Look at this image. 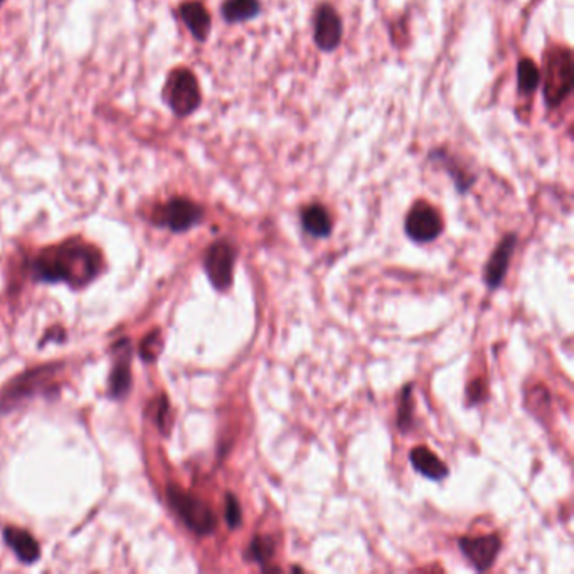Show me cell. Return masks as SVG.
<instances>
[{
    "label": "cell",
    "instance_id": "cell-9",
    "mask_svg": "<svg viewBox=\"0 0 574 574\" xmlns=\"http://www.w3.org/2000/svg\"><path fill=\"white\" fill-rule=\"evenodd\" d=\"M343 36L341 15L329 4H322L314 17V41L318 50L324 52L337 50L343 42Z\"/></svg>",
    "mask_w": 574,
    "mask_h": 574
},
{
    "label": "cell",
    "instance_id": "cell-3",
    "mask_svg": "<svg viewBox=\"0 0 574 574\" xmlns=\"http://www.w3.org/2000/svg\"><path fill=\"white\" fill-rule=\"evenodd\" d=\"M167 499L174 513L197 536H209L216 531L218 519L208 503L177 485L167 487Z\"/></svg>",
    "mask_w": 574,
    "mask_h": 574
},
{
    "label": "cell",
    "instance_id": "cell-23",
    "mask_svg": "<svg viewBox=\"0 0 574 574\" xmlns=\"http://www.w3.org/2000/svg\"><path fill=\"white\" fill-rule=\"evenodd\" d=\"M466 398H468V406L482 403L485 398V384L482 379H475L468 390H466Z\"/></svg>",
    "mask_w": 574,
    "mask_h": 574
},
{
    "label": "cell",
    "instance_id": "cell-11",
    "mask_svg": "<svg viewBox=\"0 0 574 574\" xmlns=\"http://www.w3.org/2000/svg\"><path fill=\"white\" fill-rule=\"evenodd\" d=\"M515 246H517V234L511 232V234L503 236V240L494 249V253L490 255L489 261H487V268H485V283L489 285V288H492V290L499 288L503 283Z\"/></svg>",
    "mask_w": 574,
    "mask_h": 574
},
{
    "label": "cell",
    "instance_id": "cell-2",
    "mask_svg": "<svg viewBox=\"0 0 574 574\" xmlns=\"http://www.w3.org/2000/svg\"><path fill=\"white\" fill-rule=\"evenodd\" d=\"M544 101L550 108L560 107L573 91V54L568 48H554L544 58L541 73Z\"/></svg>",
    "mask_w": 574,
    "mask_h": 574
},
{
    "label": "cell",
    "instance_id": "cell-8",
    "mask_svg": "<svg viewBox=\"0 0 574 574\" xmlns=\"http://www.w3.org/2000/svg\"><path fill=\"white\" fill-rule=\"evenodd\" d=\"M404 231L415 243H429L440 236L443 231V221L437 209L429 206L428 202L419 201L409 209L404 221Z\"/></svg>",
    "mask_w": 574,
    "mask_h": 574
},
{
    "label": "cell",
    "instance_id": "cell-14",
    "mask_svg": "<svg viewBox=\"0 0 574 574\" xmlns=\"http://www.w3.org/2000/svg\"><path fill=\"white\" fill-rule=\"evenodd\" d=\"M4 538L21 561L25 562V564H33L39 560V556H41L39 544H37L36 539L33 538L24 529L7 527L4 531Z\"/></svg>",
    "mask_w": 574,
    "mask_h": 574
},
{
    "label": "cell",
    "instance_id": "cell-5",
    "mask_svg": "<svg viewBox=\"0 0 574 574\" xmlns=\"http://www.w3.org/2000/svg\"><path fill=\"white\" fill-rule=\"evenodd\" d=\"M56 366L37 367L33 371H27L21 378L15 379L13 384L0 396V411H11L14 406L24 401L25 398H31L34 394H46L54 390V384L51 378L56 372Z\"/></svg>",
    "mask_w": 574,
    "mask_h": 574
},
{
    "label": "cell",
    "instance_id": "cell-13",
    "mask_svg": "<svg viewBox=\"0 0 574 574\" xmlns=\"http://www.w3.org/2000/svg\"><path fill=\"white\" fill-rule=\"evenodd\" d=\"M179 14L183 24L187 25V29L191 31L194 39L204 42L209 37L211 24H212L208 9L201 2H185L181 5Z\"/></svg>",
    "mask_w": 574,
    "mask_h": 574
},
{
    "label": "cell",
    "instance_id": "cell-12",
    "mask_svg": "<svg viewBox=\"0 0 574 574\" xmlns=\"http://www.w3.org/2000/svg\"><path fill=\"white\" fill-rule=\"evenodd\" d=\"M130 359H132L130 341L127 339L120 341L115 345V361H113L110 374V396L115 400L123 398L127 392L130 391V384H132Z\"/></svg>",
    "mask_w": 574,
    "mask_h": 574
},
{
    "label": "cell",
    "instance_id": "cell-21",
    "mask_svg": "<svg viewBox=\"0 0 574 574\" xmlns=\"http://www.w3.org/2000/svg\"><path fill=\"white\" fill-rule=\"evenodd\" d=\"M160 351H162V339H160L159 330H154L152 334H148L144 339V343L140 345V355L146 362H154L157 361Z\"/></svg>",
    "mask_w": 574,
    "mask_h": 574
},
{
    "label": "cell",
    "instance_id": "cell-18",
    "mask_svg": "<svg viewBox=\"0 0 574 574\" xmlns=\"http://www.w3.org/2000/svg\"><path fill=\"white\" fill-rule=\"evenodd\" d=\"M541 85V71L531 60H521L517 62V86L522 95H531Z\"/></svg>",
    "mask_w": 574,
    "mask_h": 574
},
{
    "label": "cell",
    "instance_id": "cell-1",
    "mask_svg": "<svg viewBox=\"0 0 574 574\" xmlns=\"http://www.w3.org/2000/svg\"><path fill=\"white\" fill-rule=\"evenodd\" d=\"M99 249L80 240H71L39 253L31 271L34 280L68 283L73 288H81L99 275Z\"/></svg>",
    "mask_w": 574,
    "mask_h": 574
},
{
    "label": "cell",
    "instance_id": "cell-6",
    "mask_svg": "<svg viewBox=\"0 0 574 574\" xmlns=\"http://www.w3.org/2000/svg\"><path fill=\"white\" fill-rule=\"evenodd\" d=\"M204 218V209L191 199L174 197L154 211L152 222L172 232L189 231Z\"/></svg>",
    "mask_w": 574,
    "mask_h": 574
},
{
    "label": "cell",
    "instance_id": "cell-4",
    "mask_svg": "<svg viewBox=\"0 0 574 574\" xmlns=\"http://www.w3.org/2000/svg\"><path fill=\"white\" fill-rule=\"evenodd\" d=\"M164 99L171 107L174 115L189 117L201 107V88L196 74L185 68L174 70L164 88Z\"/></svg>",
    "mask_w": 574,
    "mask_h": 574
},
{
    "label": "cell",
    "instance_id": "cell-22",
    "mask_svg": "<svg viewBox=\"0 0 574 574\" xmlns=\"http://www.w3.org/2000/svg\"><path fill=\"white\" fill-rule=\"evenodd\" d=\"M224 517H226V522L231 529L240 527L241 521H243L241 505H240V501L232 494L226 495V513H224Z\"/></svg>",
    "mask_w": 574,
    "mask_h": 574
},
{
    "label": "cell",
    "instance_id": "cell-19",
    "mask_svg": "<svg viewBox=\"0 0 574 574\" xmlns=\"http://www.w3.org/2000/svg\"><path fill=\"white\" fill-rule=\"evenodd\" d=\"M275 548H277V544L271 536H257L248 544L245 560L265 566L275 556Z\"/></svg>",
    "mask_w": 574,
    "mask_h": 574
},
{
    "label": "cell",
    "instance_id": "cell-16",
    "mask_svg": "<svg viewBox=\"0 0 574 574\" xmlns=\"http://www.w3.org/2000/svg\"><path fill=\"white\" fill-rule=\"evenodd\" d=\"M302 228L314 238H327L332 232V220L327 209L320 204H310L300 212Z\"/></svg>",
    "mask_w": 574,
    "mask_h": 574
},
{
    "label": "cell",
    "instance_id": "cell-7",
    "mask_svg": "<svg viewBox=\"0 0 574 574\" xmlns=\"http://www.w3.org/2000/svg\"><path fill=\"white\" fill-rule=\"evenodd\" d=\"M234 261H236V249L234 246L220 240L209 246L204 257V269L212 287L220 292H226L232 285L234 275Z\"/></svg>",
    "mask_w": 574,
    "mask_h": 574
},
{
    "label": "cell",
    "instance_id": "cell-17",
    "mask_svg": "<svg viewBox=\"0 0 574 574\" xmlns=\"http://www.w3.org/2000/svg\"><path fill=\"white\" fill-rule=\"evenodd\" d=\"M261 13L259 0H226L221 7L222 19L230 24H240L257 19Z\"/></svg>",
    "mask_w": 574,
    "mask_h": 574
},
{
    "label": "cell",
    "instance_id": "cell-10",
    "mask_svg": "<svg viewBox=\"0 0 574 574\" xmlns=\"http://www.w3.org/2000/svg\"><path fill=\"white\" fill-rule=\"evenodd\" d=\"M458 546L476 571H487L501 552L502 541L497 534H487L478 538H462Z\"/></svg>",
    "mask_w": 574,
    "mask_h": 574
},
{
    "label": "cell",
    "instance_id": "cell-20",
    "mask_svg": "<svg viewBox=\"0 0 574 574\" xmlns=\"http://www.w3.org/2000/svg\"><path fill=\"white\" fill-rule=\"evenodd\" d=\"M413 384H408L401 392L400 406H398V429L401 433H408L413 428Z\"/></svg>",
    "mask_w": 574,
    "mask_h": 574
},
{
    "label": "cell",
    "instance_id": "cell-15",
    "mask_svg": "<svg viewBox=\"0 0 574 574\" xmlns=\"http://www.w3.org/2000/svg\"><path fill=\"white\" fill-rule=\"evenodd\" d=\"M409 462L416 472L431 480H443L448 476V466L427 447H416L409 452Z\"/></svg>",
    "mask_w": 574,
    "mask_h": 574
}]
</instances>
